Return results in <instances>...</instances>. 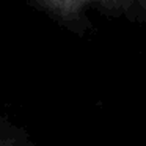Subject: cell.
I'll use <instances>...</instances> for the list:
<instances>
[{
	"label": "cell",
	"instance_id": "cell-1",
	"mask_svg": "<svg viewBox=\"0 0 146 146\" xmlns=\"http://www.w3.org/2000/svg\"><path fill=\"white\" fill-rule=\"evenodd\" d=\"M57 2H63V3H68V5H72V0H57Z\"/></svg>",
	"mask_w": 146,
	"mask_h": 146
}]
</instances>
